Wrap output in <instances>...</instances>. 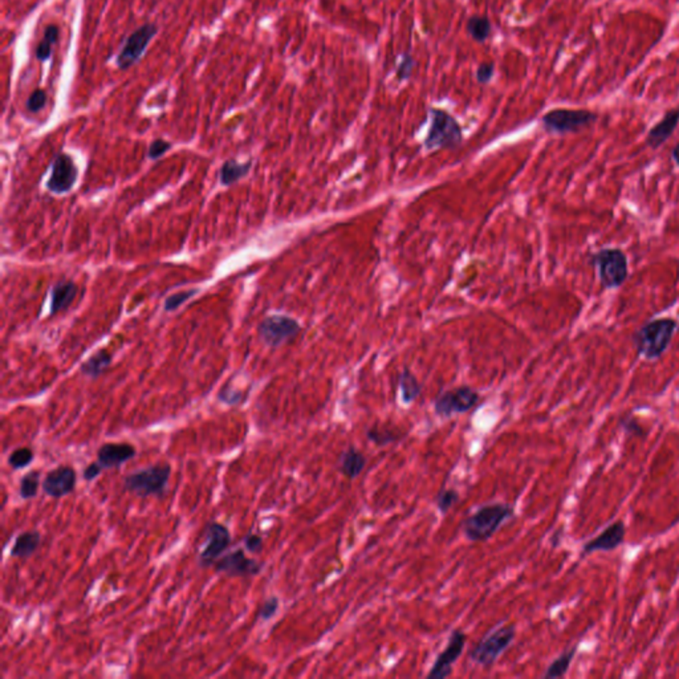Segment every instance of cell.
<instances>
[{
  "label": "cell",
  "instance_id": "14",
  "mask_svg": "<svg viewBox=\"0 0 679 679\" xmlns=\"http://www.w3.org/2000/svg\"><path fill=\"white\" fill-rule=\"evenodd\" d=\"M626 526L622 520L609 524L596 538L588 540L581 548V558L595 552H613L625 543Z\"/></svg>",
  "mask_w": 679,
  "mask_h": 679
},
{
  "label": "cell",
  "instance_id": "31",
  "mask_svg": "<svg viewBox=\"0 0 679 679\" xmlns=\"http://www.w3.org/2000/svg\"><path fill=\"white\" fill-rule=\"evenodd\" d=\"M416 68V60L414 57L409 53V52H404L399 59H398V62H397L396 68V74L397 79L399 82H406L412 77V73L414 71Z\"/></svg>",
  "mask_w": 679,
  "mask_h": 679
},
{
  "label": "cell",
  "instance_id": "21",
  "mask_svg": "<svg viewBox=\"0 0 679 679\" xmlns=\"http://www.w3.org/2000/svg\"><path fill=\"white\" fill-rule=\"evenodd\" d=\"M77 288L71 282H60L52 289L51 314H56L62 309H67L76 297Z\"/></svg>",
  "mask_w": 679,
  "mask_h": 679
},
{
  "label": "cell",
  "instance_id": "5",
  "mask_svg": "<svg viewBox=\"0 0 679 679\" xmlns=\"http://www.w3.org/2000/svg\"><path fill=\"white\" fill-rule=\"evenodd\" d=\"M429 113L431 122L425 138L426 149H453L459 146L463 141V131L456 117L439 108H430Z\"/></svg>",
  "mask_w": 679,
  "mask_h": 679
},
{
  "label": "cell",
  "instance_id": "3",
  "mask_svg": "<svg viewBox=\"0 0 679 679\" xmlns=\"http://www.w3.org/2000/svg\"><path fill=\"white\" fill-rule=\"evenodd\" d=\"M589 263L596 268L600 284L607 291L619 289L628 280V256L619 247L600 248L590 254Z\"/></svg>",
  "mask_w": 679,
  "mask_h": 679
},
{
  "label": "cell",
  "instance_id": "11",
  "mask_svg": "<svg viewBox=\"0 0 679 679\" xmlns=\"http://www.w3.org/2000/svg\"><path fill=\"white\" fill-rule=\"evenodd\" d=\"M467 636L463 630L456 629L451 631L448 641H447L446 648L439 653L436 657V662L433 663L431 669L427 674L429 679H443L451 675L453 673V666L456 665V661L462 656L463 650L466 648Z\"/></svg>",
  "mask_w": 679,
  "mask_h": 679
},
{
  "label": "cell",
  "instance_id": "43",
  "mask_svg": "<svg viewBox=\"0 0 679 679\" xmlns=\"http://www.w3.org/2000/svg\"><path fill=\"white\" fill-rule=\"evenodd\" d=\"M671 160H673L674 163L679 167V142L673 148V150H671Z\"/></svg>",
  "mask_w": 679,
  "mask_h": 679
},
{
  "label": "cell",
  "instance_id": "17",
  "mask_svg": "<svg viewBox=\"0 0 679 679\" xmlns=\"http://www.w3.org/2000/svg\"><path fill=\"white\" fill-rule=\"evenodd\" d=\"M137 454L136 447L131 443H105L102 445L99 451H97V462L101 465L102 468L111 470V468H118L128 460L133 459Z\"/></svg>",
  "mask_w": 679,
  "mask_h": 679
},
{
  "label": "cell",
  "instance_id": "32",
  "mask_svg": "<svg viewBox=\"0 0 679 679\" xmlns=\"http://www.w3.org/2000/svg\"><path fill=\"white\" fill-rule=\"evenodd\" d=\"M619 427L625 431L626 436H637V438H645L646 436V430L645 427L639 424V419L633 416H624L619 422Z\"/></svg>",
  "mask_w": 679,
  "mask_h": 679
},
{
  "label": "cell",
  "instance_id": "40",
  "mask_svg": "<svg viewBox=\"0 0 679 679\" xmlns=\"http://www.w3.org/2000/svg\"><path fill=\"white\" fill-rule=\"evenodd\" d=\"M102 470H104V468H102L101 465H100L99 462H97V463L93 462V463L88 465V467L84 470L82 477H84V479H85L87 482H92V480H94L96 477H100Z\"/></svg>",
  "mask_w": 679,
  "mask_h": 679
},
{
  "label": "cell",
  "instance_id": "34",
  "mask_svg": "<svg viewBox=\"0 0 679 679\" xmlns=\"http://www.w3.org/2000/svg\"><path fill=\"white\" fill-rule=\"evenodd\" d=\"M47 104V93L43 89H36L32 92L28 100H27V108L32 113H38L41 111Z\"/></svg>",
  "mask_w": 679,
  "mask_h": 679
},
{
  "label": "cell",
  "instance_id": "27",
  "mask_svg": "<svg viewBox=\"0 0 679 679\" xmlns=\"http://www.w3.org/2000/svg\"><path fill=\"white\" fill-rule=\"evenodd\" d=\"M111 361H112L111 355L106 353L105 350H100L96 355H92L91 358L82 366V372L91 378H97L108 369V366L111 365Z\"/></svg>",
  "mask_w": 679,
  "mask_h": 679
},
{
  "label": "cell",
  "instance_id": "7",
  "mask_svg": "<svg viewBox=\"0 0 679 679\" xmlns=\"http://www.w3.org/2000/svg\"><path fill=\"white\" fill-rule=\"evenodd\" d=\"M597 121V114L587 109L558 108L546 113L541 118L544 131L551 134L578 133Z\"/></svg>",
  "mask_w": 679,
  "mask_h": 679
},
{
  "label": "cell",
  "instance_id": "19",
  "mask_svg": "<svg viewBox=\"0 0 679 679\" xmlns=\"http://www.w3.org/2000/svg\"><path fill=\"white\" fill-rule=\"evenodd\" d=\"M365 466V456L355 446L345 448L338 458V470L349 480H353L355 477H360Z\"/></svg>",
  "mask_w": 679,
  "mask_h": 679
},
{
  "label": "cell",
  "instance_id": "13",
  "mask_svg": "<svg viewBox=\"0 0 679 679\" xmlns=\"http://www.w3.org/2000/svg\"><path fill=\"white\" fill-rule=\"evenodd\" d=\"M215 572L224 573L231 578H250L262 572L263 564L254 558H247L244 549L238 548L231 553L223 555L214 564Z\"/></svg>",
  "mask_w": 679,
  "mask_h": 679
},
{
  "label": "cell",
  "instance_id": "8",
  "mask_svg": "<svg viewBox=\"0 0 679 679\" xmlns=\"http://www.w3.org/2000/svg\"><path fill=\"white\" fill-rule=\"evenodd\" d=\"M480 396L475 389L466 385L458 386L436 397L434 410L441 416L465 414L477 405Z\"/></svg>",
  "mask_w": 679,
  "mask_h": 679
},
{
  "label": "cell",
  "instance_id": "6",
  "mask_svg": "<svg viewBox=\"0 0 679 679\" xmlns=\"http://www.w3.org/2000/svg\"><path fill=\"white\" fill-rule=\"evenodd\" d=\"M517 636L515 625H503L487 633L477 645L470 650L468 658L482 668H490L512 645Z\"/></svg>",
  "mask_w": 679,
  "mask_h": 679
},
{
  "label": "cell",
  "instance_id": "37",
  "mask_svg": "<svg viewBox=\"0 0 679 679\" xmlns=\"http://www.w3.org/2000/svg\"><path fill=\"white\" fill-rule=\"evenodd\" d=\"M244 548L248 551V552H253V553H260L263 551V539L260 538L259 535L256 534H253V532H248L245 536H244Z\"/></svg>",
  "mask_w": 679,
  "mask_h": 679
},
{
  "label": "cell",
  "instance_id": "29",
  "mask_svg": "<svg viewBox=\"0 0 679 679\" xmlns=\"http://www.w3.org/2000/svg\"><path fill=\"white\" fill-rule=\"evenodd\" d=\"M459 492L454 488L441 490L436 497V507L441 514H447L459 502Z\"/></svg>",
  "mask_w": 679,
  "mask_h": 679
},
{
  "label": "cell",
  "instance_id": "42",
  "mask_svg": "<svg viewBox=\"0 0 679 679\" xmlns=\"http://www.w3.org/2000/svg\"><path fill=\"white\" fill-rule=\"evenodd\" d=\"M59 39V28L55 26V24H51L48 26L45 30H44V39L43 40L48 41L50 44H55L56 41Z\"/></svg>",
  "mask_w": 679,
  "mask_h": 679
},
{
  "label": "cell",
  "instance_id": "35",
  "mask_svg": "<svg viewBox=\"0 0 679 679\" xmlns=\"http://www.w3.org/2000/svg\"><path fill=\"white\" fill-rule=\"evenodd\" d=\"M197 294V289L194 291H186V292H178V294H172L165 300V311H174L180 305H182L186 300H189L192 296Z\"/></svg>",
  "mask_w": 679,
  "mask_h": 679
},
{
  "label": "cell",
  "instance_id": "28",
  "mask_svg": "<svg viewBox=\"0 0 679 679\" xmlns=\"http://www.w3.org/2000/svg\"><path fill=\"white\" fill-rule=\"evenodd\" d=\"M40 487V473L36 470H32L30 473L24 474L21 480V487H19V494L21 499H32L36 497L39 492Z\"/></svg>",
  "mask_w": 679,
  "mask_h": 679
},
{
  "label": "cell",
  "instance_id": "16",
  "mask_svg": "<svg viewBox=\"0 0 679 679\" xmlns=\"http://www.w3.org/2000/svg\"><path fill=\"white\" fill-rule=\"evenodd\" d=\"M77 178V169L68 154H59L53 162L51 178L47 182L48 190L55 194L68 193Z\"/></svg>",
  "mask_w": 679,
  "mask_h": 679
},
{
  "label": "cell",
  "instance_id": "33",
  "mask_svg": "<svg viewBox=\"0 0 679 679\" xmlns=\"http://www.w3.org/2000/svg\"><path fill=\"white\" fill-rule=\"evenodd\" d=\"M279 604H280V601L276 596L267 598L264 601L263 605L259 609V612H258V619H262V621L274 619L275 614L279 610Z\"/></svg>",
  "mask_w": 679,
  "mask_h": 679
},
{
  "label": "cell",
  "instance_id": "12",
  "mask_svg": "<svg viewBox=\"0 0 679 679\" xmlns=\"http://www.w3.org/2000/svg\"><path fill=\"white\" fill-rule=\"evenodd\" d=\"M300 332L299 323L288 316L275 314L262 321L259 326V335L264 343L270 346H279L284 344Z\"/></svg>",
  "mask_w": 679,
  "mask_h": 679
},
{
  "label": "cell",
  "instance_id": "38",
  "mask_svg": "<svg viewBox=\"0 0 679 679\" xmlns=\"http://www.w3.org/2000/svg\"><path fill=\"white\" fill-rule=\"evenodd\" d=\"M172 148V145L165 140H155V141L152 142L150 148H149V158L152 160H157L160 157H162L165 153L167 152L169 149Z\"/></svg>",
  "mask_w": 679,
  "mask_h": 679
},
{
  "label": "cell",
  "instance_id": "36",
  "mask_svg": "<svg viewBox=\"0 0 679 679\" xmlns=\"http://www.w3.org/2000/svg\"><path fill=\"white\" fill-rule=\"evenodd\" d=\"M494 74H495V64L494 62H483L477 67V72H475V77H477V82L479 84H488L494 79Z\"/></svg>",
  "mask_w": 679,
  "mask_h": 679
},
{
  "label": "cell",
  "instance_id": "26",
  "mask_svg": "<svg viewBox=\"0 0 679 679\" xmlns=\"http://www.w3.org/2000/svg\"><path fill=\"white\" fill-rule=\"evenodd\" d=\"M251 169V162L239 163L235 160H228L223 163L221 169V182L224 186H230L233 183L238 182L245 177V174L250 172Z\"/></svg>",
  "mask_w": 679,
  "mask_h": 679
},
{
  "label": "cell",
  "instance_id": "18",
  "mask_svg": "<svg viewBox=\"0 0 679 679\" xmlns=\"http://www.w3.org/2000/svg\"><path fill=\"white\" fill-rule=\"evenodd\" d=\"M679 123V108L670 109L663 114L646 136V145L651 149H658L665 142L669 140L675 132Z\"/></svg>",
  "mask_w": 679,
  "mask_h": 679
},
{
  "label": "cell",
  "instance_id": "2",
  "mask_svg": "<svg viewBox=\"0 0 679 679\" xmlns=\"http://www.w3.org/2000/svg\"><path fill=\"white\" fill-rule=\"evenodd\" d=\"M515 515V508L507 503H488L463 520L462 534L473 543L486 541Z\"/></svg>",
  "mask_w": 679,
  "mask_h": 679
},
{
  "label": "cell",
  "instance_id": "10",
  "mask_svg": "<svg viewBox=\"0 0 679 679\" xmlns=\"http://www.w3.org/2000/svg\"><path fill=\"white\" fill-rule=\"evenodd\" d=\"M204 541L206 546L199 553L198 563L203 568L213 567L230 547L231 534L223 524L211 521L204 528Z\"/></svg>",
  "mask_w": 679,
  "mask_h": 679
},
{
  "label": "cell",
  "instance_id": "15",
  "mask_svg": "<svg viewBox=\"0 0 679 679\" xmlns=\"http://www.w3.org/2000/svg\"><path fill=\"white\" fill-rule=\"evenodd\" d=\"M77 483V473L71 466H59L51 470L43 480V491L53 499L71 495Z\"/></svg>",
  "mask_w": 679,
  "mask_h": 679
},
{
  "label": "cell",
  "instance_id": "22",
  "mask_svg": "<svg viewBox=\"0 0 679 679\" xmlns=\"http://www.w3.org/2000/svg\"><path fill=\"white\" fill-rule=\"evenodd\" d=\"M578 651V644L570 646L569 649L564 650L558 658L553 659L549 665H548L547 669L544 671L543 674V678L548 679H555V678H561L564 675H567L568 670L570 668L573 659L576 657Z\"/></svg>",
  "mask_w": 679,
  "mask_h": 679
},
{
  "label": "cell",
  "instance_id": "24",
  "mask_svg": "<svg viewBox=\"0 0 679 679\" xmlns=\"http://www.w3.org/2000/svg\"><path fill=\"white\" fill-rule=\"evenodd\" d=\"M402 434L397 430H393L390 427H382V426L375 425L366 430V438L369 442L375 443V446L385 447L389 445H393L398 442Z\"/></svg>",
  "mask_w": 679,
  "mask_h": 679
},
{
  "label": "cell",
  "instance_id": "4",
  "mask_svg": "<svg viewBox=\"0 0 679 679\" xmlns=\"http://www.w3.org/2000/svg\"><path fill=\"white\" fill-rule=\"evenodd\" d=\"M172 467L167 463L153 465L128 474L123 477V488L140 497H161L167 491Z\"/></svg>",
  "mask_w": 679,
  "mask_h": 679
},
{
  "label": "cell",
  "instance_id": "9",
  "mask_svg": "<svg viewBox=\"0 0 679 679\" xmlns=\"http://www.w3.org/2000/svg\"><path fill=\"white\" fill-rule=\"evenodd\" d=\"M157 33H158V27L152 23L143 24L142 27L134 31L126 39L121 51L117 56V67L122 71L132 68L134 64L141 60L146 48L149 47V43L155 38Z\"/></svg>",
  "mask_w": 679,
  "mask_h": 679
},
{
  "label": "cell",
  "instance_id": "41",
  "mask_svg": "<svg viewBox=\"0 0 679 679\" xmlns=\"http://www.w3.org/2000/svg\"><path fill=\"white\" fill-rule=\"evenodd\" d=\"M51 55L52 44H50L48 41L41 40L40 44H39L38 48H36V57H38V60H48V59L51 57Z\"/></svg>",
  "mask_w": 679,
  "mask_h": 679
},
{
  "label": "cell",
  "instance_id": "30",
  "mask_svg": "<svg viewBox=\"0 0 679 679\" xmlns=\"http://www.w3.org/2000/svg\"><path fill=\"white\" fill-rule=\"evenodd\" d=\"M32 460H33V451L28 447H21L11 453L9 456V466L12 470L18 471L31 465Z\"/></svg>",
  "mask_w": 679,
  "mask_h": 679
},
{
  "label": "cell",
  "instance_id": "39",
  "mask_svg": "<svg viewBox=\"0 0 679 679\" xmlns=\"http://www.w3.org/2000/svg\"><path fill=\"white\" fill-rule=\"evenodd\" d=\"M219 399L226 402L227 405H236L238 402L242 401V393L228 390V387H224L223 390L219 393Z\"/></svg>",
  "mask_w": 679,
  "mask_h": 679
},
{
  "label": "cell",
  "instance_id": "1",
  "mask_svg": "<svg viewBox=\"0 0 679 679\" xmlns=\"http://www.w3.org/2000/svg\"><path fill=\"white\" fill-rule=\"evenodd\" d=\"M679 323L671 317H659L642 325L631 337L633 345L639 357L656 361L666 353Z\"/></svg>",
  "mask_w": 679,
  "mask_h": 679
},
{
  "label": "cell",
  "instance_id": "20",
  "mask_svg": "<svg viewBox=\"0 0 679 679\" xmlns=\"http://www.w3.org/2000/svg\"><path fill=\"white\" fill-rule=\"evenodd\" d=\"M41 535L38 531L23 532L15 539L13 547L11 548L12 558H28L40 547Z\"/></svg>",
  "mask_w": 679,
  "mask_h": 679
},
{
  "label": "cell",
  "instance_id": "25",
  "mask_svg": "<svg viewBox=\"0 0 679 679\" xmlns=\"http://www.w3.org/2000/svg\"><path fill=\"white\" fill-rule=\"evenodd\" d=\"M491 30H492V26L487 16L473 15L467 21V33L471 36L473 40L477 43H485L490 38Z\"/></svg>",
  "mask_w": 679,
  "mask_h": 679
},
{
  "label": "cell",
  "instance_id": "23",
  "mask_svg": "<svg viewBox=\"0 0 679 679\" xmlns=\"http://www.w3.org/2000/svg\"><path fill=\"white\" fill-rule=\"evenodd\" d=\"M398 386H399L402 402L406 405L414 402L422 390L416 375H413L409 369H405L398 377Z\"/></svg>",
  "mask_w": 679,
  "mask_h": 679
}]
</instances>
